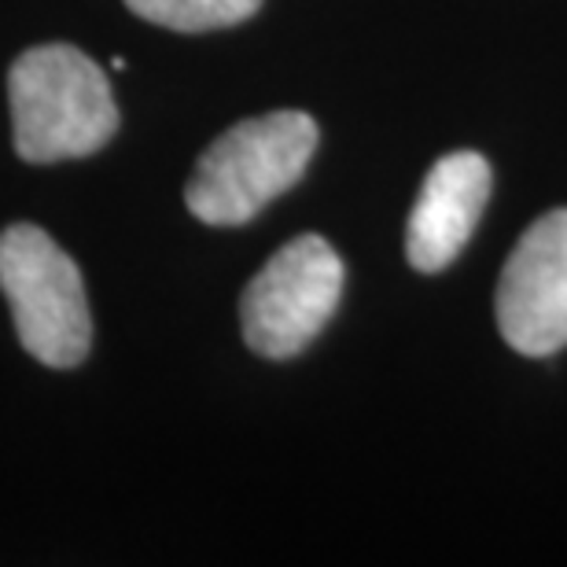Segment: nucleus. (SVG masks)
Wrapping results in <instances>:
<instances>
[{
    "mask_svg": "<svg viewBox=\"0 0 567 567\" xmlns=\"http://www.w3.org/2000/svg\"><path fill=\"white\" fill-rule=\"evenodd\" d=\"M491 199V163L480 152H453L431 166L413 203L405 255L421 274H439L472 240Z\"/></svg>",
    "mask_w": 567,
    "mask_h": 567,
    "instance_id": "nucleus-6",
    "label": "nucleus"
},
{
    "mask_svg": "<svg viewBox=\"0 0 567 567\" xmlns=\"http://www.w3.org/2000/svg\"><path fill=\"white\" fill-rule=\"evenodd\" d=\"M343 295V262L324 236H295L258 269L240 299V328L255 354L295 358L324 332Z\"/></svg>",
    "mask_w": 567,
    "mask_h": 567,
    "instance_id": "nucleus-4",
    "label": "nucleus"
},
{
    "mask_svg": "<svg viewBox=\"0 0 567 567\" xmlns=\"http://www.w3.org/2000/svg\"><path fill=\"white\" fill-rule=\"evenodd\" d=\"M317 122L302 111H269L225 130L199 155L185 188L188 210L207 225H244L295 188L317 152Z\"/></svg>",
    "mask_w": 567,
    "mask_h": 567,
    "instance_id": "nucleus-2",
    "label": "nucleus"
},
{
    "mask_svg": "<svg viewBox=\"0 0 567 567\" xmlns=\"http://www.w3.org/2000/svg\"><path fill=\"white\" fill-rule=\"evenodd\" d=\"M130 11L155 27L181 30V33H203L236 27V22L251 19L262 0H126Z\"/></svg>",
    "mask_w": 567,
    "mask_h": 567,
    "instance_id": "nucleus-7",
    "label": "nucleus"
},
{
    "mask_svg": "<svg viewBox=\"0 0 567 567\" xmlns=\"http://www.w3.org/2000/svg\"><path fill=\"white\" fill-rule=\"evenodd\" d=\"M0 291L27 354L49 369H74L93 343L85 280L74 258L38 225L0 233Z\"/></svg>",
    "mask_w": 567,
    "mask_h": 567,
    "instance_id": "nucleus-3",
    "label": "nucleus"
},
{
    "mask_svg": "<svg viewBox=\"0 0 567 567\" xmlns=\"http://www.w3.org/2000/svg\"><path fill=\"white\" fill-rule=\"evenodd\" d=\"M497 328L527 358L567 347V210H549L519 236L497 284Z\"/></svg>",
    "mask_w": 567,
    "mask_h": 567,
    "instance_id": "nucleus-5",
    "label": "nucleus"
},
{
    "mask_svg": "<svg viewBox=\"0 0 567 567\" xmlns=\"http://www.w3.org/2000/svg\"><path fill=\"white\" fill-rule=\"evenodd\" d=\"M16 152L27 163H60L100 152L118 130V104L100 66L74 44H38L8 74Z\"/></svg>",
    "mask_w": 567,
    "mask_h": 567,
    "instance_id": "nucleus-1",
    "label": "nucleus"
}]
</instances>
